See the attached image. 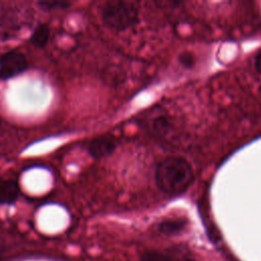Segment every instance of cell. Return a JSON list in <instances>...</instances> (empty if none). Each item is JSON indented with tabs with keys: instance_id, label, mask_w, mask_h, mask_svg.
Here are the masks:
<instances>
[{
	"instance_id": "6da1fadb",
	"label": "cell",
	"mask_w": 261,
	"mask_h": 261,
	"mask_svg": "<svg viewBox=\"0 0 261 261\" xmlns=\"http://www.w3.org/2000/svg\"><path fill=\"white\" fill-rule=\"evenodd\" d=\"M194 179L190 162L179 156H169L160 161L155 169L157 188L165 194L177 195L185 192Z\"/></svg>"
},
{
	"instance_id": "7a4b0ae2",
	"label": "cell",
	"mask_w": 261,
	"mask_h": 261,
	"mask_svg": "<svg viewBox=\"0 0 261 261\" xmlns=\"http://www.w3.org/2000/svg\"><path fill=\"white\" fill-rule=\"evenodd\" d=\"M100 14L104 25L117 32L136 25L140 18L139 7L134 1H107L101 6Z\"/></svg>"
},
{
	"instance_id": "3957f363",
	"label": "cell",
	"mask_w": 261,
	"mask_h": 261,
	"mask_svg": "<svg viewBox=\"0 0 261 261\" xmlns=\"http://www.w3.org/2000/svg\"><path fill=\"white\" fill-rule=\"evenodd\" d=\"M29 67L25 55L18 50H10L0 56V80L12 79Z\"/></svg>"
},
{
	"instance_id": "277c9868",
	"label": "cell",
	"mask_w": 261,
	"mask_h": 261,
	"mask_svg": "<svg viewBox=\"0 0 261 261\" xmlns=\"http://www.w3.org/2000/svg\"><path fill=\"white\" fill-rule=\"evenodd\" d=\"M88 152L91 157L101 159L111 155L116 149V141L110 135H103L94 138L88 145Z\"/></svg>"
},
{
	"instance_id": "5b68a950",
	"label": "cell",
	"mask_w": 261,
	"mask_h": 261,
	"mask_svg": "<svg viewBox=\"0 0 261 261\" xmlns=\"http://www.w3.org/2000/svg\"><path fill=\"white\" fill-rule=\"evenodd\" d=\"M20 193L18 181L13 178H0V205L14 203Z\"/></svg>"
},
{
	"instance_id": "8992f818",
	"label": "cell",
	"mask_w": 261,
	"mask_h": 261,
	"mask_svg": "<svg viewBox=\"0 0 261 261\" xmlns=\"http://www.w3.org/2000/svg\"><path fill=\"white\" fill-rule=\"evenodd\" d=\"M50 38V29L47 23H39L33 31L30 42L39 48L47 45Z\"/></svg>"
},
{
	"instance_id": "52a82bcc",
	"label": "cell",
	"mask_w": 261,
	"mask_h": 261,
	"mask_svg": "<svg viewBox=\"0 0 261 261\" xmlns=\"http://www.w3.org/2000/svg\"><path fill=\"white\" fill-rule=\"evenodd\" d=\"M70 2L65 1H40L37 3V5L42 10H57V9H67L70 6Z\"/></svg>"
},
{
	"instance_id": "ba28073f",
	"label": "cell",
	"mask_w": 261,
	"mask_h": 261,
	"mask_svg": "<svg viewBox=\"0 0 261 261\" xmlns=\"http://www.w3.org/2000/svg\"><path fill=\"white\" fill-rule=\"evenodd\" d=\"M184 226V222L179 220H168L162 222L160 225V229L165 233H173L178 231Z\"/></svg>"
},
{
	"instance_id": "9c48e42d",
	"label": "cell",
	"mask_w": 261,
	"mask_h": 261,
	"mask_svg": "<svg viewBox=\"0 0 261 261\" xmlns=\"http://www.w3.org/2000/svg\"><path fill=\"white\" fill-rule=\"evenodd\" d=\"M141 261H171L168 256L157 252V251H148L144 253L141 257Z\"/></svg>"
},
{
	"instance_id": "30bf717a",
	"label": "cell",
	"mask_w": 261,
	"mask_h": 261,
	"mask_svg": "<svg viewBox=\"0 0 261 261\" xmlns=\"http://www.w3.org/2000/svg\"><path fill=\"white\" fill-rule=\"evenodd\" d=\"M254 66H255V69L261 74V50L255 56Z\"/></svg>"
}]
</instances>
